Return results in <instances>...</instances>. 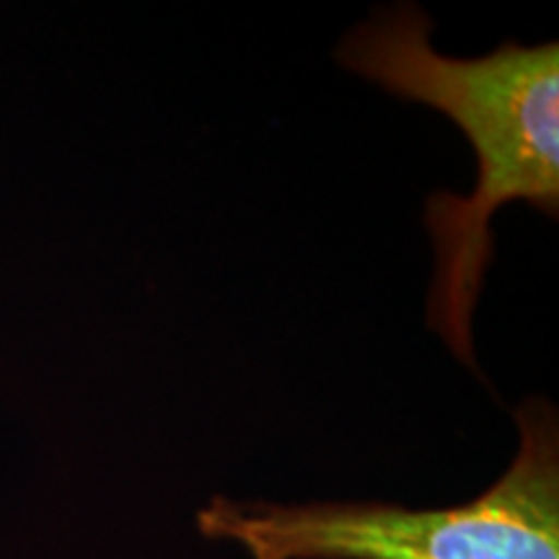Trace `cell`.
Segmentation results:
<instances>
[{
  "instance_id": "6da1fadb",
  "label": "cell",
  "mask_w": 559,
  "mask_h": 559,
  "mask_svg": "<svg viewBox=\"0 0 559 559\" xmlns=\"http://www.w3.org/2000/svg\"><path fill=\"white\" fill-rule=\"evenodd\" d=\"M412 3L376 11L342 39L337 60L386 94L449 115L477 156L469 194L436 192L425 226L436 247L428 324L456 358L474 362L472 317L495 254L492 215L521 200L559 215V47L506 41L485 58H449Z\"/></svg>"
},
{
  "instance_id": "7a4b0ae2",
  "label": "cell",
  "mask_w": 559,
  "mask_h": 559,
  "mask_svg": "<svg viewBox=\"0 0 559 559\" xmlns=\"http://www.w3.org/2000/svg\"><path fill=\"white\" fill-rule=\"evenodd\" d=\"M521 445L508 472L464 506L389 502L270 506L215 495L198 510L205 539L251 559H559V419L555 404L513 412Z\"/></svg>"
}]
</instances>
